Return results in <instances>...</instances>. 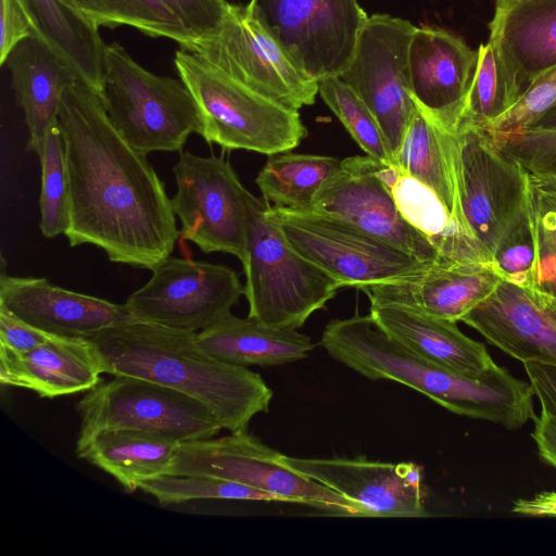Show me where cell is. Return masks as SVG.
I'll use <instances>...</instances> for the list:
<instances>
[{"label":"cell","instance_id":"cell-1","mask_svg":"<svg viewBox=\"0 0 556 556\" xmlns=\"http://www.w3.org/2000/svg\"><path fill=\"white\" fill-rule=\"evenodd\" d=\"M56 124L68 180L72 248L93 244L111 262L152 270L179 236L172 199L147 155L116 130L100 94L77 81L64 93Z\"/></svg>","mask_w":556,"mask_h":556},{"label":"cell","instance_id":"cell-2","mask_svg":"<svg viewBox=\"0 0 556 556\" xmlns=\"http://www.w3.org/2000/svg\"><path fill=\"white\" fill-rule=\"evenodd\" d=\"M104 372L131 376L169 387L201 402L230 432L247 431L251 419L268 412L271 389L247 367L207 353L195 331L131 319L89 338Z\"/></svg>","mask_w":556,"mask_h":556},{"label":"cell","instance_id":"cell-3","mask_svg":"<svg viewBox=\"0 0 556 556\" xmlns=\"http://www.w3.org/2000/svg\"><path fill=\"white\" fill-rule=\"evenodd\" d=\"M320 344L332 358L362 376L405 384L458 415L511 430L535 415L531 384L506 368L496 366L479 378L454 374L393 340L370 314L332 319Z\"/></svg>","mask_w":556,"mask_h":556},{"label":"cell","instance_id":"cell-4","mask_svg":"<svg viewBox=\"0 0 556 556\" xmlns=\"http://www.w3.org/2000/svg\"><path fill=\"white\" fill-rule=\"evenodd\" d=\"M269 203L248 193L242 262L249 317L280 329H298L324 308L339 282L298 253L269 217Z\"/></svg>","mask_w":556,"mask_h":556},{"label":"cell","instance_id":"cell-5","mask_svg":"<svg viewBox=\"0 0 556 556\" xmlns=\"http://www.w3.org/2000/svg\"><path fill=\"white\" fill-rule=\"evenodd\" d=\"M174 64L197 102L207 143L274 155L291 151L307 136L299 110L247 87L194 53L178 50Z\"/></svg>","mask_w":556,"mask_h":556},{"label":"cell","instance_id":"cell-6","mask_svg":"<svg viewBox=\"0 0 556 556\" xmlns=\"http://www.w3.org/2000/svg\"><path fill=\"white\" fill-rule=\"evenodd\" d=\"M99 94L116 130L146 155L181 151L191 134L201 135L200 111L182 79L151 73L117 42L105 43Z\"/></svg>","mask_w":556,"mask_h":556},{"label":"cell","instance_id":"cell-7","mask_svg":"<svg viewBox=\"0 0 556 556\" xmlns=\"http://www.w3.org/2000/svg\"><path fill=\"white\" fill-rule=\"evenodd\" d=\"M80 429L76 453L110 430H143L180 443L211 439L222 428L198 400L151 380L114 376L99 383L76 405Z\"/></svg>","mask_w":556,"mask_h":556},{"label":"cell","instance_id":"cell-8","mask_svg":"<svg viewBox=\"0 0 556 556\" xmlns=\"http://www.w3.org/2000/svg\"><path fill=\"white\" fill-rule=\"evenodd\" d=\"M169 476H214L334 515L369 517L366 509L281 462V454L247 431L180 443Z\"/></svg>","mask_w":556,"mask_h":556},{"label":"cell","instance_id":"cell-9","mask_svg":"<svg viewBox=\"0 0 556 556\" xmlns=\"http://www.w3.org/2000/svg\"><path fill=\"white\" fill-rule=\"evenodd\" d=\"M267 213L290 245L341 288L397 281L434 265L336 218L270 205Z\"/></svg>","mask_w":556,"mask_h":556},{"label":"cell","instance_id":"cell-10","mask_svg":"<svg viewBox=\"0 0 556 556\" xmlns=\"http://www.w3.org/2000/svg\"><path fill=\"white\" fill-rule=\"evenodd\" d=\"M453 162L463 227L492 264L495 249L527 207V173L483 128L453 137Z\"/></svg>","mask_w":556,"mask_h":556},{"label":"cell","instance_id":"cell-11","mask_svg":"<svg viewBox=\"0 0 556 556\" xmlns=\"http://www.w3.org/2000/svg\"><path fill=\"white\" fill-rule=\"evenodd\" d=\"M253 14L312 79L339 77L368 18L358 0H250Z\"/></svg>","mask_w":556,"mask_h":556},{"label":"cell","instance_id":"cell-12","mask_svg":"<svg viewBox=\"0 0 556 556\" xmlns=\"http://www.w3.org/2000/svg\"><path fill=\"white\" fill-rule=\"evenodd\" d=\"M416 28L389 14L368 16L339 76L376 117L393 162L416 112L409 86V46Z\"/></svg>","mask_w":556,"mask_h":556},{"label":"cell","instance_id":"cell-13","mask_svg":"<svg viewBox=\"0 0 556 556\" xmlns=\"http://www.w3.org/2000/svg\"><path fill=\"white\" fill-rule=\"evenodd\" d=\"M191 52L247 87L294 110L312 105L318 93V83L291 61L248 4L231 3L220 26L199 40Z\"/></svg>","mask_w":556,"mask_h":556},{"label":"cell","instance_id":"cell-14","mask_svg":"<svg viewBox=\"0 0 556 556\" xmlns=\"http://www.w3.org/2000/svg\"><path fill=\"white\" fill-rule=\"evenodd\" d=\"M177 191L172 198L181 237L204 253L245 257V201L249 191L228 161L214 154L180 152L173 167Z\"/></svg>","mask_w":556,"mask_h":556},{"label":"cell","instance_id":"cell-15","mask_svg":"<svg viewBox=\"0 0 556 556\" xmlns=\"http://www.w3.org/2000/svg\"><path fill=\"white\" fill-rule=\"evenodd\" d=\"M242 294L244 286L230 267L168 256L125 305L136 319L201 331L229 315Z\"/></svg>","mask_w":556,"mask_h":556},{"label":"cell","instance_id":"cell-16","mask_svg":"<svg viewBox=\"0 0 556 556\" xmlns=\"http://www.w3.org/2000/svg\"><path fill=\"white\" fill-rule=\"evenodd\" d=\"M368 155L341 160L338 172L316 194L309 212L341 220L429 264L448 263L434 244L400 213Z\"/></svg>","mask_w":556,"mask_h":556},{"label":"cell","instance_id":"cell-17","mask_svg":"<svg viewBox=\"0 0 556 556\" xmlns=\"http://www.w3.org/2000/svg\"><path fill=\"white\" fill-rule=\"evenodd\" d=\"M288 467L362 506L369 517H424L421 469L414 463L354 458H299L281 454Z\"/></svg>","mask_w":556,"mask_h":556},{"label":"cell","instance_id":"cell-18","mask_svg":"<svg viewBox=\"0 0 556 556\" xmlns=\"http://www.w3.org/2000/svg\"><path fill=\"white\" fill-rule=\"evenodd\" d=\"M478 64V51L438 27H417L409 46V86L416 104L456 134Z\"/></svg>","mask_w":556,"mask_h":556},{"label":"cell","instance_id":"cell-19","mask_svg":"<svg viewBox=\"0 0 556 556\" xmlns=\"http://www.w3.org/2000/svg\"><path fill=\"white\" fill-rule=\"evenodd\" d=\"M462 321L522 364L556 365L555 296L502 280Z\"/></svg>","mask_w":556,"mask_h":556},{"label":"cell","instance_id":"cell-20","mask_svg":"<svg viewBox=\"0 0 556 556\" xmlns=\"http://www.w3.org/2000/svg\"><path fill=\"white\" fill-rule=\"evenodd\" d=\"M0 306L58 337L91 338L111 326L136 319L125 304L56 287L46 278L1 273Z\"/></svg>","mask_w":556,"mask_h":556},{"label":"cell","instance_id":"cell-21","mask_svg":"<svg viewBox=\"0 0 556 556\" xmlns=\"http://www.w3.org/2000/svg\"><path fill=\"white\" fill-rule=\"evenodd\" d=\"M501 281L490 263L454 262L434 264L420 275L361 290L370 304H397L457 323Z\"/></svg>","mask_w":556,"mask_h":556},{"label":"cell","instance_id":"cell-22","mask_svg":"<svg viewBox=\"0 0 556 556\" xmlns=\"http://www.w3.org/2000/svg\"><path fill=\"white\" fill-rule=\"evenodd\" d=\"M104 372L101 354L91 339L53 337L27 352L0 345L2 384L35 391L41 397H56L89 391Z\"/></svg>","mask_w":556,"mask_h":556},{"label":"cell","instance_id":"cell-23","mask_svg":"<svg viewBox=\"0 0 556 556\" xmlns=\"http://www.w3.org/2000/svg\"><path fill=\"white\" fill-rule=\"evenodd\" d=\"M4 65L28 129L27 150L39 155L50 129L56 124L65 91L78 80L59 54L35 34L18 42Z\"/></svg>","mask_w":556,"mask_h":556},{"label":"cell","instance_id":"cell-24","mask_svg":"<svg viewBox=\"0 0 556 556\" xmlns=\"http://www.w3.org/2000/svg\"><path fill=\"white\" fill-rule=\"evenodd\" d=\"M396 342L454 374L479 378L497 365L485 345L464 334L455 321L397 304H370V313Z\"/></svg>","mask_w":556,"mask_h":556},{"label":"cell","instance_id":"cell-25","mask_svg":"<svg viewBox=\"0 0 556 556\" xmlns=\"http://www.w3.org/2000/svg\"><path fill=\"white\" fill-rule=\"evenodd\" d=\"M489 28L523 92L556 66V0H496Z\"/></svg>","mask_w":556,"mask_h":556},{"label":"cell","instance_id":"cell-26","mask_svg":"<svg viewBox=\"0 0 556 556\" xmlns=\"http://www.w3.org/2000/svg\"><path fill=\"white\" fill-rule=\"evenodd\" d=\"M197 341L214 357L241 367L280 366L307 357L314 344L295 329H280L231 313L197 332Z\"/></svg>","mask_w":556,"mask_h":556},{"label":"cell","instance_id":"cell-27","mask_svg":"<svg viewBox=\"0 0 556 556\" xmlns=\"http://www.w3.org/2000/svg\"><path fill=\"white\" fill-rule=\"evenodd\" d=\"M377 173L389 188L402 216L434 244L446 262L491 264L431 189L393 165L378 162Z\"/></svg>","mask_w":556,"mask_h":556},{"label":"cell","instance_id":"cell-28","mask_svg":"<svg viewBox=\"0 0 556 556\" xmlns=\"http://www.w3.org/2000/svg\"><path fill=\"white\" fill-rule=\"evenodd\" d=\"M37 34L68 64L78 80L98 93L102 87L105 43L99 29L73 0H21Z\"/></svg>","mask_w":556,"mask_h":556},{"label":"cell","instance_id":"cell-29","mask_svg":"<svg viewBox=\"0 0 556 556\" xmlns=\"http://www.w3.org/2000/svg\"><path fill=\"white\" fill-rule=\"evenodd\" d=\"M180 442L143 430H110L77 454L115 478L129 493L143 480L167 475Z\"/></svg>","mask_w":556,"mask_h":556},{"label":"cell","instance_id":"cell-30","mask_svg":"<svg viewBox=\"0 0 556 556\" xmlns=\"http://www.w3.org/2000/svg\"><path fill=\"white\" fill-rule=\"evenodd\" d=\"M453 137L454 134L442 129L416 106V112L394 156L393 166L431 189L466 233L456 188Z\"/></svg>","mask_w":556,"mask_h":556},{"label":"cell","instance_id":"cell-31","mask_svg":"<svg viewBox=\"0 0 556 556\" xmlns=\"http://www.w3.org/2000/svg\"><path fill=\"white\" fill-rule=\"evenodd\" d=\"M340 165L341 160L328 155L278 153L269 156L255 182L273 207L308 211Z\"/></svg>","mask_w":556,"mask_h":556},{"label":"cell","instance_id":"cell-32","mask_svg":"<svg viewBox=\"0 0 556 556\" xmlns=\"http://www.w3.org/2000/svg\"><path fill=\"white\" fill-rule=\"evenodd\" d=\"M478 64L458 129H488L505 115L523 91L495 45L488 40L478 48Z\"/></svg>","mask_w":556,"mask_h":556},{"label":"cell","instance_id":"cell-33","mask_svg":"<svg viewBox=\"0 0 556 556\" xmlns=\"http://www.w3.org/2000/svg\"><path fill=\"white\" fill-rule=\"evenodd\" d=\"M94 28L132 27L152 38H167L192 51L194 40L160 0H73Z\"/></svg>","mask_w":556,"mask_h":556},{"label":"cell","instance_id":"cell-34","mask_svg":"<svg viewBox=\"0 0 556 556\" xmlns=\"http://www.w3.org/2000/svg\"><path fill=\"white\" fill-rule=\"evenodd\" d=\"M526 173L527 211L536 253L533 289L556 298V179Z\"/></svg>","mask_w":556,"mask_h":556},{"label":"cell","instance_id":"cell-35","mask_svg":"<svg viewBox=\"0 0 556 556\" xmlns=\"http://www.w3.org/2000/svg\"><path fill=\"white\" fill-rule=\"evenodd\" d=\"M318 93L368 156L393 165L380 125L350 86L339 77H330L318 81Z\"/></svg>","mask_w":556,"mask_h":556},{"label":"cell","instance_id":"cell-36","mask_svg":"<svg viewBox=\"0 0 556 556\" xmlns=\"http://www.w3.org/2000/svg\"><path fill=\"white\" fill-rule=\"evenodd\" d=\"M139 489L163 506L203 498L279 502L270 493L214 476L164 475L141 481Z\"/></svg>","mask_w":556,"mask_h":556},{"label":"cell","instance_id":"cell-37","mask_svg":"<svg viewBox=\"0 0 556 556\" xmlns=\"http://www.w3.org/2000/svg\"><path fill=\"white\" fill-rule=\"evenodd\" d=\"M38 156L41 167L39 227L46 238H54L67 229L70 204L64 147L58 124L50 129Z\"/></svg>","mask_w":556,"mask_h":556},{"label":"cell","instance_id":"cell-38","mask_svg":"<svg viewBox=\"0 0 556 556\" xmlns=\"http://www.w3.org/2000/svg\"><path fill=\"white\" fill-rule=\"evenodd\" d=\"M536 253L527 207L500 240L492 266L502 280L533 288Z\"/></svg>","mask_w":556,"mask_h":556},{"label":"cell","instance_id":"cell-39","mask_svg":"<svg viewBox=\"0 0 556 556\" xmlns=\"http://www.w3.org/2000/svg\"><path fill=\"white\" fill-rule=\"evenodd\" d=\"M491 135L525 169L556 179V131L526 129L504 136Z\"/></svg>","mask_w":556,"mask_h":556},{"label":"cell","instance_id":"cell-40","mask_svg":"<svg viewBox=\"0 0 556 556\" xmlns=\"http://www.w3.org/2000/svg\"><path fill=\"white\" fill-rule=\"evenodd\" d=\"M555 102L556 66L536 78L519 101L486 130L504 136L528 129Z\"/></svg>","mask_w":556,"mask_h":556},{"label":"cell","instance_id":"cell-41","mask_svg":"<svg viewBox=\"0 0 556 556\" xmlns=\"http://www.w3.org/2000/svg\"><path fill=\"white\" fill-rule=\"evenodd\" d=\"M160 1L182 24L194 40V46L199 40L208 37L220 26L231 5L227 0Z\"/></svg>","mask_w":556,"mask_h":556},{"label":"cell","instance_id":"cell-42","mask_svg":"<svg viewBox=\"0 0 556 556\" xmlns=\"http://www.w3.org/2000/svg\"><path fill=\"white\" fill-rule=\"evenodd\" d=\"M0 65L22 40L37 34L21 0H0Z\"/></svg>","mask_w":556,"mask_h":556},{"label":"cell","instance_id":"cell-43","mask_svg":"<svg viewBox=\"0 0 556 556\" xmlns=\"http://www.w3.org/2000/svg\"><path fill=\"white\" fill-rule=\"evenodd\" d=\"M55 336L17 318L0 306V345L14 352H27Z\"/></svg>","mask_w":556,"mask_h":556},{"label":"cell","instance_id":"cell-44","mask_svg":"<svg viewBox=\"0 0 556 556\" xmlns=\"http://www.w3.org/2000/svg\"><path fill=\"white\" fill-rule=\"evenodd\" d=\"M523 367L541 410L556 416V365L528 362Z\"/></svg>","mask_w":556,"mask_h":556},{"label":"cell","instance_id":"cell-45","mask_svg":"<svg viewBox=\"0 0 556 556\" xmlns=\"http://www.w3.org/2000/svg\"><path fill=\"white\" fill-rule=\"evenodd\" d=\"M532 438L541 458L556 469V416L541 410L533 417Z\"/></svg>","mask_w":556,"mask_h":556},{"label":"cell","instance_id":"cell-46","mask_svg":"<svg viewBox=\"0 0 556 556\" xmlns=\"http://www.w3.org/2000/svg\"><path fill=\"white\" fill-rule=\"evenodd\" d=\"M511 511L525 516H556V492L544 491L514 502Z\"/></svg>","mask_w":556,"mask_h":556},{"label":"cell","instance_id":"cell-47","mask_svg":"<svg viewBox=\"0 0 556 556\" xmlns=\"http://www.w3.org/2000/svg\"><path fill=\"white\" fill-rule=\"evenodd\" d=\"M528 129L556 131V102L548 110H546Z\"/></svg>","mask_w":556,"mask_h":556}]
</instances>
